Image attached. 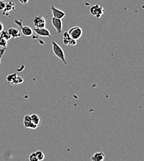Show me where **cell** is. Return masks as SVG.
I'll use <instances>...</instances> for the list:
<instances>
[{
	"label": "cell",
	"mask_w": 144,
	"mask_h": 161,
	"mask_svg": "<svg viewBox=\"0 0 144 161\" xmlns=\"http://www.w3.org/2000/svg\"><path fill=\"white\" fill-rule=\"evenodd\" d=\"M6 50V47H0V65H1V60L4 55Z\"/></svg>",
	"instance_id": "cell-20"
},
{
	"label": "cell",
	"mask_w": 144,
	"mask_h": 161,
	"mask_svg": "<svg viewBox=\"0 0 144 161\" xmlns=\"http://www.w3.org/2000/svg\"><path fill=\"white\" fill-rule=\"evenodd\" d=\"M14 6H15L14 4L13 3V2H9V3H7L5 8L4 9V10L3 11V14L5 15L6 13H8L9 11H11Z\"/></svg>",
	"instance_id": "cell-13"
},
{
	"label": "cell",
	"mask_w": 144,
	"mask_h": 161,
	"mask_svg": "<svg viewBox=\"0 0 144 161\" xmlns=\"http://www.w3.org/2000/svg\"><path fill=\"white\" fill-rule=\"evenodd\" d=\"M34 31H35V32L36 33V34H37L39 36H41V37H47L52 38V35H51L50 32H49V31L48 29H47L45 27L40 28V29L34 28Z\"/></svg>",
	"instance_id": "cell-9"
},
{
	"label": "cell",
	"mask_w": 144,
	"mask_h": 161,
	"mask_svg": "<svg viewBox=\"0 0 144 161\" xmlns=\"http://www.w3.org/2000/svg\"><path fill=\"white\" fill-rule=\"evenodd\" d=\"M71 37L69 35L68 32L67 31L65 32L63 35V43L65 45L67 46L69 45V42H70V40H71Z\"/></svg>",
	"instance_id": "cell-12"
},
{
	"label": "cell",
	"mask_w": 144,
	"mask_h": 161,
	"mask_svg": "<svg viewBox=\"0 0 144 161\" xmlns=\"http://www.w3.org/2000/svg\"><path fill=\"white\" fill-rule=\"evenodd\" d=\"M0 36L3 37V38L6 39V40H8V41H9V40L11 38V37L10 36L8 31H4V30L1 32V35H0Z\"/></svg>",
	"instance_id": "cell-16"
},
{
	"label": "cell",
	"mask_w": 144,
	"mask_h": 161,
	"mask_svg": "<svg viewBox=\"0 0 144 161\" xmlns=\"http://www.w3.org/2000/svg\"><path fill=\"white\" fill-rule=\"evenodd\" d=\"M52 24L54 27L55 29L58 34H61L62 32V27H63V23L61 19L52 17Z\"/></svg>",
	"instance_id": "cell-7"
},
{
	"label": "cell",
	"mask_w": 144,
	"mask_h": 161,
	"mask_svg": "<svg viewBox=\"0 0 144 161\" xmlns=\"http://www.w3.org/2000/svg\"><path fill=\"white\" fill-rule=\"evenodd\" d=\"M14 22L16 25H17L18 26H19L20 27V30H21V33L23 35H24V36H26V37H30V36L33 35L34 31L31 27L28 26H24L23 24V22L21 21H19V20L15 19Z\"/></svg>",
	"instance_id": "cell-2"
},
{
	"label": "cell",
	"mask_w": 144,
	"mask_h": 161,
	"mask_svg": "<svg viewBox=\"0 0 144 161\" xmlns=\"http://www.w3.org/2000/svg\"><path fill=\"white\" fill-rule=\"evenodd\" d=\"M33 23L35 28L37 29L45 27L46 25L45 18L40 16H37L34 17V19H33Z\"/></svg>",
	"instance_id": "cell-6"
},
{
	"label": "cell",
	"mask_w": 144,
	"mask_h": 161,
	"mask_svg": "<svg viewBox=\"0 0 144 161\" xmlns=\"http://www.w3.org/2000/svg\"><path fill=\"white\" fill-rule=\"evenodd\" d=\"M89 12L96 18H100L105 13V9L99 5H95L90 8Z\"/></svg>",
	"instance_id": "cell-4"
},
{
	"label": "cell",
	"mask_w": 144,
	"mask_h": 161,
	"mask_svg": "<svg viewBox=\"0 0 144 161\" xmlns=\"http://www.w3.org/2000/svg\"><path fill=\"white\" fill-rule=\"evenodd\" d=\"M68 32L72 38L77 40L81 38L82 34H83V31L80 27L74 26L70 28Z\"/></svg>",
	"instance_id": "cell-3"
},
{
	"label": "cell",
	"mask_w": 144,
	"mask_h": 161,
	"mask_svg": "<svg viewBox=\"0 0 144 161\" xmlns=\"http://www.w3.org/2000/svg\"><path fill=\"white\" fill-rule=\"evenodd\" d=\"M6 2H5L4 0H0V11H2L6 7Z\"/></svg>",
	"instance_id": "cell-21"
},
{
	"label": "cell",
	"mask_w": 144,
	"mask_h": 161,
	"mask_svg": "<svg viewBox=\"0 0 144 161\" xmlns=\"http://www.w3.org/2000/svg\"><path fill=\"white\" fill-rule=\"evenodd\" d=\"M51 11H52L53 17L55 18L61 19L66 16V14L64 11H61V10L57 8L54 6H51Z\"/></svg>",
	"instance_id": "cell-8"
},
{
	"label": "cell",
	"mask_w": 144,
	"mask_h": 161,
	"mask_svg": "<svg viewBox=\"0 0 144 161\" xmlns=\"http://www.w3.org/2000/svg\"><path fill=\"white\" fill-rule=\"evenodd\" d=\"M29 159L30 161H38V159L37 158L36 153H33L29 155Z\"/></svg>",
	"instance_id": "cell-19"
},
{
	"label": "cell",
	"mask_w": 144,
	"mask_h": 161,
	"mask_svg": "<svg viewBox=\"0 0 144 161\" xmlns=\"http://www.w3.org/2000/svg\"><path fill=\"white\" fill-rule=\"evenodd\" d=\"M3 30H4V25L2 22H0V33L3 31Z\"/></svg>",
	"instance_id": "cell-23"
},
{
	"label": "cell",
	"mask_w": 144,
	"mask_h": 161,
	"mask_svg": "<svg viewBox=\"0 0 144 161\" xmlns=\"http://www.w3.org/2000/svg\"><path fill=\"white\" fill-rule=\"evenodd\" d=\"M77 44V42L76 40H74L73 38H71V40H70V42H69V45L71 46H75Z\"/></svg>",
	"instance_id": "cell-22"
},
{
	"label": "cell",
	"mask_w": 144,
	"mask_h": 161,
	"mask_svg": "<svg viewBox=\"0 0 144 161\" xmlns=\"http://www.w3.org/2000/svg\"><path fill=\"white\" fill-rule=\"evenodd\" d=\"M36 154L38 160H43L45 158L44 154L42 151H41V150H37V151L36 152Z\"/></svg>",
	"instance_id": "cell-17"
},
{
	"label": "cell",
	"mask_w": 144,
	"mask_h": 161,
	"mask_svg": "<svg viewBox=\"0 0 144 161\" xmlns=\"http://www.w3.org/2000/svg\"><path fill=\"white\" fill-rule=\"evenodd\" d=\"M8 32L11 38H19L21 37V34H20V31L15 27L9 28L8 30Z\"/></svg>",
	"instance_id": "cell-10"
},
{
	"label": "cell",
	"mask_w": 144,
	"mask_h": 161,
	"mask_svg": "<svg viewBox=\"0 0 144 161\" xmlns=\"http://www.w3.org/2000/svg\"><path fill=\"white\" fill-rule=\"evenodd\" d=\"M24 123V126L26 128H30V129H35L37 128V125L34 124L32 121H29V122H23Z\"/></svg>",
	"instance_id": "cell-15"
},
{
	"label": "cell",
	"mask_w": 144,
	"mask_h": 161,
	"mask_svg": "<svg viewBox=\"0 0 144 161\" xmlns=\"http://www.w3.org/2000/svg\"><path fill=\"white\" fill-rule=\"evenodd\" d=\"M29 0H19V2L21 4H27Z\"/></svg>",
	"instance_id": "cell-24"
},
{
	"label": "cell",
	"mask_w": 144,
	"mask_h": 161,
	"mask_svg": "<svg viewBox=\"0 0 144 161\" xmlns=\"http://www.w3.org/2000/svg\"><path fill=\"white\" fill-rule=\"evenodd\" d=\"M52 50L53 52L54 55L60 59H61V61L64 64L67 65V60L65 59V53L64 50L61 48L57 42H52Z\"/></svg>",
	"instance_id": "cell-1"
},
{
	"label": "cell",
	"mask_w": 144,
	"mask_h": 161,
	"mask_svg": "<svg viewBox=\"0 0 144 161\" xmlns=\"http://www.w3.org/2000/svg\"><path fill=\"white\" fill-rule=\"evenodd\" d=\"M8 41L0 36V47H7Z\"/></svg>",
	"instance_id": "cell-18"
},
{
	"label": "cell",
	"mask_w": 144,
	"mask_h": 161,
	"mask_svg": "<svg viewBox=\"0 0 144 161\" xmlns=\"http://www.w3.org/2000/svg\"><path fill=\"white\" fill-rule=\"evenodd\" d=\"M30 117H31L32 122L34 124H36L37 126H39L40 124V118L38 115L34 114L30 115Z\"/></svg>",
	"instance_id": "cell-14"
},
{
	"label": "cell",
	"mask_w": 144,
	"mask_h": 161,
	"mask_svg": "<svg viewBox=\"0 0 144 161\" xmlns=\"http://www.w3.org/2000/svg\"><path fill=\"white\" fill-rule=\"evenodd\" d=\"M6 80L9 84H21L24 82V79L17 76L16 73H13L11 74H9L6 77Z\"/></svg>",
	"instance_id": "cell-5"
},
{
	"label": "cell",
	"mask_w": 144,
	"mask_h": 161,
	"mask_svg": "<svg viewBox=\"0 0 144 161\" xmlns=\"http://www.w3.org/2000/svg\"><path fill=\"white\" fill-rule=\"evenodd\" d=\"M105 158V155L102 152H97L91 156V160L92 161H102Z\"/></svg>",
	"instance_id": "cell-11"
}]
</instances>
